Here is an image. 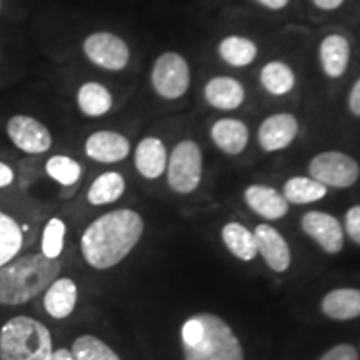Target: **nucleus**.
Returning <instances> with one entry per match:
<instances>
[{
  "mask_svg": "<svg viewBox=\"0 0 360 360\" xmlns=\"http://www.w3.org/2000/svg\"><path fill=\"white\" fill-rule=\"evenodd\" d=\"M257 252L267 267L276 274H283L290 269L292 252L287 238L270 224H259L254 231Z\"/></svg>",
  "mask_w": 360,
  "mask_h": 360,
  "instance_id": "nucleus-12",
  "label": "nucleus"
},
{
  "mask_svg": "<svg viewBox=\"0 0 360 360\" xmlns=\"http://www.w3.org/2000/svg\"><path fill=\"white\" fill-rule=\"evenodd\" d=\"M69 349L77 360H122L105 340L94 334L79 335Z\"/></svg>",
  "mask_w": 360,
  "mask_h": 360,
  "instance_id": "nucleus-29",
  "label": "nucleus"
},
{
  "mask_svg": "<svg viewBox=\"0 0 360 360\" xmlns=\"http://www.w3.org/2000/svg\"><path fill=\"white\" fill-rule=\"evenodd\" d=\"M344 232L350 237V240L360 245V205L350 207L347 212H345Z\"/></svg>",
  "mask_w": 360,
  "mask_h": 360,
  "instance_id": "nucleus-31",
  "label": "nucleus"
},
{
  "mask_svg": "<svg viewBox=\"0 0 360 360\" xmlns=\"http://www.w3.org/2000/svg\"><path fill=\"white\" fill-rule=\"evenodd\" d=\"M244 200L249 209L269 222L281 220L289 214V202L277 188L265 184H250L244 191Z\"/></svg>",
  "mask_w": 360,
  "mask_h": 360,
  "instance_id": "nucleus-16",
  "label": "nucleus"
},
{
  "mask_svg": "<svg viewBox=\"0 0 360 360\" xmlns=\"http://www.w3.org/2000/svg\"><path fill=\"white\" fill-rule=\"evenodd\" d=\"M321 360H359V352L355 350L354 345L350 344H339L328 349L322 355Z\"/></svg>",
  "mask_w": 360,
  "mask_h": 360,
  "instance_id": "nucleus-32",
  "label": "nucleus"
},
{
  "mask_svg": "<svg viewBox=\"0 0 360 360\" xmlns=\"http://www.w3.org/2000/svg\"><path fill=\"white\" fill-rule=\"evenodd\" d=\"M321 309L323 315L332 321H352L360 317V290L359 289H334L327 292L322 299Z\"/></svg>",
  "mask_w": 360,
  "mask_h": 360,
  "instance_id": "nucleus-21",
  "label": "nucleus"
},
{
  "mask_svg": "<svg viewBox=\"0 0 360 360\" xmlns=\"http://www.w3.org/2000/svg\"><path fill=\"white\" fill-rule=\"evenodd\" d=\"M79 302V285L72 277L58 276L42 294L45 314L53 321H65L75 312Z\"/></svg>",
  "mask_w": 360,
  "mask_h": 360,
  "instance_id": "nucleus-14",
  "label": "nucleus"
},
{
  "mask_svg": "<svg viewBox=\"0 0 360 360\" xmlns=\"http://www.w3.org/2000/svg\"><path fill=\"white\" fill-rule=\"evenodd\" d=\"M84 56L90 64L109 72H120L130 62V47L122 37L112 32H94L82 44Z\"/></svg>",
  "mask_w": 360,
  "mask_h": 360,
  "instance_id": "nucleus-8",
  "label": "nucleus"
},
{
  "mask_svg": "<svg viewBox=\"0 0 360 360\" xmlns=\"http://www.w3.org/2000/svg\"><path fill=\"white\" fill-rule=\"evenodd\" d=\"M24 227L0 209V267L11 262L24 249Z\"/></svg>",
  "mask_w": 360,
  "mask_h": 360,
  "instance_id": "nucleus-27",
  "label": "nucleus"
},
{
  "mask_svg": "<svg viewBox=\"0 0 360 360\" xmlns=\"http://www.w3.org/2000/svg\"><path fill=\"white\" fill-rule=\"evenodd\" d=\"M67 224L60 217L49 219L40 237V254L47 259H60L65 249Z\"/></svg>",
  "mask_w": 360,
  "mask_h": 360,
  "instance_id": "nucleus-30",
  "label": "nucleus"
},
{
  "mask_svg": "<svg viewBox=\"0 0 360 360\" xmlns=\"http://www.w3.org/2000/svg\"><path fill=\"white\" fill-rule=\"evenodd\" d=\"M254 2H257L260 7L267 8V11L277 12V11H283V8L289 7L290 0H254Z\"/></svg>",
  "mask_w": 360,
  "mask_h": 360,
  "instance_id": "nucleus-36",
  "label": "nucleus"
},
{
  "mask_svg": "<svg viewBox=\"0 0 360 360\" xmlns=\"http://www.w3.org/2000/svg\"><path fill=\"white\" fill-rule=\"evenodd\" d=\"M319 64L327 79L335 80L345 75L350 64V44L340 34H328L319 44Z\"/></svg>",
  "mask_w": 360,
  "mask_h": 360,
  "instance_id": "nucleus-17",
  "label": "nucleus"
},
{
  "mask_svg": "<svg viewBox=\"0 0 360 360\" xmlns=\"http://www.w3.org/2000/svg\"><path fill=\"white\" fill-rule=\"evenodd\" d=\"M169 152L159 137H143L134 152V167L143 179L157 180L165 174Z\"/></svg>",
  "mask_w": 360,
  "mask_h": 360,
  "instance_id": "nucleus-19",
  "label": "nucleus"
},
{
  "mask_svg": "<svg viewBox=\"0 0 360 360\" xmlns=\"http://www.w3.org/2000/svg\"><path fill=\"white\" fill-rule=\"evenodd\" d=\"M259 82L269 96L283 97L295 89L297 74L287 62L270 60L260 69Z\"/></svg>",
  "mask_w": 360,
  "mask_h": 360,
  "instance_id": "nucleus-22",
  "label": "nucleus"
},
{
  "mask_svg": "<svg viewBox=\"0 0 360 360\" xmlns=\"http://www.w3.org/2000/svg\"><path fill=\"white\" fill-rule=\"evenodd\" d=\"M299 119L290 112H277L265 117L257 132L259 146L264 152H281L287 148L299 135Z\"/></svg>",
  "mask_w": 360,
  "mask_h": 360,
  "instance_id": "nucleus-11",
  "label": "nucleus"
},
{
  "mask_svg": "<svg viewBox=\"0 0 360 360\" xmlns=\"http://www.w3.org/2000/svg\"><path fill=\"white\" fill-rule=\"evenodd\" d=\"M127 182H125L124 175L115 170H109L94 179L87 191V202L94 207H103L115 204L124 197Z\"/></svg>",
  "mask_w": 360,
  "mask_h": 360,
  "instance_id": "nucleus-23",
  "label": "nucleus"
},
{
  "mask_svg": "<svg viewBox=\"0 0 360 360\" xmlns=\"http://www.w3.org/2000/svg\"><path fill=\"white\" fill-rule=\"evenodd\" d=\"M214 146L225 155H240L249 146L250 132L245 122L236 117H222L210 127Z\"/></svg>",
  "mask_w": 360,
  "mask_h": 360,
  "instance_id": "nucleus-18",
  "label": "nucleus"
},
{
  "mask_svg": "<svg viewBox=\"0 0 360 360\" xmlns=\"http://www.w3.org/2000/svg\"><path fill=\"white\" fill-rule=\"evenodd\" d=\"M0 6H2V0H0Z\"/></svg>",
  "mask_w": 360,
  "mask_h": 360,
  "instance_id": "nucleus-38",
  "label": "nucleus"
},
{
  "mask_svg": "<svg viewBox=\"0 0 360 360\" xmlns=\"http://www.w3.org/2000/svg\"><path fill=\"white\" fill-rule=\"evenodd\" d=\"M154 92L164 101H179L191 87V65L179 52L167 51L155 58L150 72Z\"/></svg>",
  "mask_w": 360,
  "mask_h": 360,
  "instance_id": "nucleus-6",
  "label": "nucleus"
},
{
  "mask_svg": "<svg viewBox=\"0 0 360 360\" xmlns=\"http://www.w3.org/2000/svg\"><path fill=\"white\" fill-rule=\"evenodd\" d=\"M82 172L84 169L80 162L75 160L74 157L64 154L49 157L47 162H45V174L53 182L60 184L62 187H74L82 179Z\"/></svg>",
  "mask_w": 360,
  "mask_h": 360,
  "instance_id": "nucleus-28",
  "label": "nucleus"
},
{
  "mask_svg": "<svg viewBox=\"0 0 360 360\" xmlns=\"http://www.w3.org/2000/svg\"><path fill=\"white\" fill-rule=\"evenodd\" d=\"M328 188L322 186L321 182L309 177H304V175H295V177H290L283 184L282 195L285 197V200L289 204L294 205H309L315 204V202L322 200L323 197L327 195Z\"/></svg>",
  "mask_w": 360,
  "mask_h": 360,
  "instance_id": "nucleus-26",
  "label": "nucleus"
},
{
  "mask_svg": "<svg viewBox=\"0 0 360 360\" xmlns=\"http://www.w3.org/2000/svg\"><path fill=\"white\" fill-rule=\"evenodd\" d=\"M310 2H312V6L315 8H319V11L332 12L344 6L345 0H310Z\"/></svg>",
  "mask_w": 360,
  "mask_h": 360,
  "instance_id": "nucleus-35",
  "label": "nucleus"
},
{
  "mask_svg": "<svg viewBox=\"0 0 360 360\" xmlns=\"http://www.w3.org/2000/svg\"><path fill=\"white\" fill-rule=\"evenodd\" d=\"M51 328L32 315L19 314L0 326V360H51Z\"/></svg>",
  "mask_w": 360,
  "mask_h": 360,
  "instance_id": "nucleus-4",
  "label": "nucleus"
},
{
  "mask_svg": "<svg viewBox=\"0 0 360 360\" xmlns=\"http://www.w3.org/2000/svg\"><path fill=\"white\" fill-rule=\"evenodd\" d=\"M51 360H77V359L74 357V354L70 352L69 347H58V349H53Z\"/></svg>",
  "mask_w": 360,
  "mask_h": 360,
  "instance_id": "nucleus-37",
  "label": "nucleus"
},
{
  "mask_svg": "<svg viewBox=\"0 0 360 360\" xmlns=\"http://www.w3.org/2000/svg\"><path fill=\"white\" fill-rule=\"evenodd\" d=\"M304 233L317 244L323 252L334 255L344 249V227L339 219L322 210H310L300 219Z\"/></svg>",
  "mask_w": 360,
  "mask_h": 360,
  "instance_id": "nucleus-10",
  "label": "nucleus"
},
{
  "mask_svg": "<svg viewBox=\"0 0 360 360\" xmlns=\"http://www.w3.org/2000/svg\"><path fill=\"white\" fill-rule=\"evenodd\" d=\"M247 92L244 84L231 75H214L204 87V101L215 110L231 112L244 105Z\"/></svg>",
  "mask_w": 360,
  "mask_h": 360,
  "instance_id": "nucleus-15",
  "label": "nucleus"
},
{
  "mask_svg": "<svg viewBox=\"0 0 360 360\" xmlns=\"http://www.w3.org/2000/svg\"><path fill=\"white\" fill-rule=\"evenodd\" d=\"M184 360H245L233 328L212 312L193 314L180 328Z\"/></svg>",
  "mask_w": 360,
  "mask_h": 360,
  "instance_id": "nucleus-2",
  "label": "nucleus"
},
{
  "mask_svg": "<svg viewBox=\"0 0 360 360\" xmlns=\"http://www.w3.org/2000/svg\"><path fill=\"white\" fill-rule=\"evenodd\" d=\"M146 232L142 215L115 209L92 220L80 236V254L94 270H110L124 262Z\"/></svg>",
  "mask_w": 360,
  "mask_h": 360,
  "instance_id": "nucleus-1",
  "label": "nucleus"
},
{
  "mask_svg": "<svg viewBox=\"0 0 360 360\" xmlns=\"http://www.w3.org/2000/svg\"><path fill=\"white\" fill-rule=\"evenodd\" d=\"M15 180V172L11 165L0 160V188H7Z\"/></svg>",
  "mask_w": 360,
  "mask_h": 360,
  "instance_id": "nucleus-34",
  "label": "nucleus"
},
{
  "mask_svg": "<svg viewBox=\"0 0 360 360\" xmlns=\"http://www.w3.org/2000/svg\"><path fill=\"white\" fill-rule=\"evenodd\" d=\"M60 272V259H47L40 252L17 255L0 267V307H20L32 302Z\"/></svg>",
  "mask_w": 360,
  "mask_h": 360,
  "instance_id": "nucleus-3",
  "label": "nucleus"
},
{
  "mask_svg": "<svg viewBox=\"0 0 360 360\" xmlns=\"http://www.w3.org/2000/svg\"><path fill=\"white\" fill-rule=\"evenodd\" d=\"M202 172H204V157L199 143L191 139L175 143L169 154L167 169H165L169 187L180 195H188L199 188Z\"/></svg>",
  "mask_w": 360,
  "mask_h": 360,
  "instance_id": "nucleus-5",
  "label": "nucleus"
},
{
  "mask_svg": "<svg viewBox=\"0 0 360 360\" xmlns=\"http://www.w3.org/2000/svg\"><path fill=\"white\" fill-rule=\"evenodd\" d=\"M220 60L233 69H244L254 64L259 56V45L245 35H225L217 45Z\"/></svg>",
  "mask_w": 360,
  "mask_h": 360,
  "instance_id": "nucleus-20",
  "label": "nucleus"
},
{
  "mask_svg": "<svg viewBox=\"0 0 360 360\" xmlns=\"http://www.w3.org/2000/svg\"><path fill=\"white\" fill-rule=\"evenodd\" d=\"M85 155L98 164H119L130 154L129 139L115 130H97L84 143Z\"/></svg>",
  "mask_w": 360,
  "mask_h": 360,
  "instance_id": "nucleus-13",
  "label": "nucleus"
},
{
  "mask_svg": "<svg viewBox=\"0 0 360 360\" xmlns=\"http://www.w3.org/2000/svg\"><path fill=\"white\" fill-rule=\"evenodd\" d=\"M7 135L13 147L29 155L45 154L53 143L51 130L30 115H12L7 122Z\"/></svg>",
  "mask_w": 360,
  "mask_h": 360,
  "instance_id": "nucleus-9",
  "label": "nucleus"
},
{
  "mask_svg": "<svg viewBox=\"0 0 360 360\" xmlns=\"http://www.w3.org/2000/svg\"><path fill=\"white\" fill-rule=\"evenodd\" d=\"M114 105L112 92L103 84L85 82L77 90V107L85 117L97 119L109 114Z\"/></svg>",
  "mask_w": 360,
  "mask_h": 360,
  "instance_id": "nucleus-25",
  "label": "nucleus"
},
{
  "mask_svg": "<svg viewBox=\"0 0 360 360\" xmlns=\"http://www.w3.org/2000/svg\"><path fill=\"white\" fill-rule=\"evenodd\" d=\"M310 177L327 188H349L360 177L359 162L344 152L326 150L309 162Z\"/></svg>",
  "mask_w": 360,
  "mask_h": 360,
  "instance_id": "nucleus-7",
  "label": "nucleus"
},
{
  "mask_svg": "<svg viewBox=\"0 0 360 360\" xmlns=\"http://www.w3.org/2000/svg\"><path fill=\"white\" fill-rule=\"evenodd\" d=\"M347 109L354 117H359L360 119V77L355 80L352 89L349 90Z\"/></svg>",
  "mask_w": 360,
  "mask_h": 360,
  "instance_id": "nucleus-33",
  "label": "nucleus"
},
{
  "mask_svg": "<svg viewBox=\"0 0 360 360\" xmlns=\"http://www.w3.org/2000/svg\"><path fill=\"white\" fill-rule=\"evenodd\" d=\"M222 242L233 257L242 262H252L259 255L254 231L240 222H227L222 227Z\"/></svg>",
  "mask_w": 360,
  "mask_h": 360,
  "instance_id": "nucleus-24",
  "label": "nucleus"
}]
</instances>
